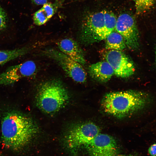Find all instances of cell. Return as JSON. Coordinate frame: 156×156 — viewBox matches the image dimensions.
<instances>
[{
  "label": "cell",
  "mask_w": 156,
  "mask_h": 156,
  "mask_svg": "<svg viewBox=\"0 0 156 156\" xmlns=\"http://www.w3.org/2000/svg\"><path fill=\"white\" fill-rule=\"evenodd\" d=\"M1 139L4 146L12 151H22L38 131V127L29 116L15 110L6 112L1 122Z\"/></svg>",
  "instance_id": "1"
},
{
  "label": "cell",
  "mask_w": 156,
  "mask_h": 156,
  "mask_svg": "<svg viewBox=\"0 0 156 156\" xmlns=\"http://www.w3.org/2000/svg\"><path fill=\"white\" fill-rule=\"evenodd\" d=\"M152 100L151 96L146 92L129 90L107 93L102 99L101 105L105 113L122 119L145 109Z\"/></svg>",
  "instance_id": "2"
},
{
  "label": "cell",
  "mask_w": 156,
  "mask_h": 156,
  "mask_svg": "<svg viewBox=\"0 0 156 156\" xmlns=\"http://www.w3.org/2000/svg\"><path fill=\"white\" fill-rule=\"evenodd\" d=\"M70 96L66 88L58 80L43 82L40 86L36 97L37 107L48 114L58 112L68 102Z\"/></svg>",
  "instance_id": "3"
},
{
  "label": "cell",
  "mask_w": 156,
  "mask_h": 156,
  "mask_svg": "<svg viewBox=\"0 0 156 156\" xmlns=\"http://www.w3.org/2000/svg\"><path fill=\"white\" fill-rule=\"evenodd\" d=\"M101 129L92 122L77 124L72 126L63 140L65 148L73 155L76 156L80 149L100 133Z\"/></svg>",
  "instance_id": "4"
},
{
  "label": "cell",
  "mask_w": 156,
  "mask_h": 156,
  "mask_svg": "<svg viewBox=\"0 0 156 156\" xmlns=\"http://www.w3.org/2000/svg\"><path fill=\"white\" fill-rule=\"evenodd\" d=\"M105 10L86 16L83 19L79 39L85 45L101 41L105 25Z\"/></svg>",
  "instance_id": "5"
},
{
  "label": "cell",
  "mask_w": 156,
  "mask_h": 156,
  "mask_svg": "<svg viewBox=\"0 0 156 156\" xmlns=\"http://www.w3.org/2000/svg\"><path fill=\"white\" fill-rule=\"evenodd\" d=\"M44 55L55 61L65 73L75 81L85 82L87 75L81 64L73 60L60 50L50 48L42 51Z\"/></svg>",
  "instance_id": "6"
},
{
  "label": "cell",
  "mask_w": 156,
  "mask_h": 156,
  "mask_svg": "<svg viewBox=\"0 0 156 156\" xmlns=\"http://www.w3.org/2000/svg\"><path fill=\"white\" fill-rule=\"evenodd\" d=\"M102 51L103 57L112 66L116 76L127 78L134 74L135 70L134 62L124 53L105 49Z\"/></svg>",
  "instance_id": "7"
},
{
  "label": "cell",
  "mask_w": 156,
  "mask_h": 156,
  "mask_svg": "<svg viewBox=\"0 0 156 156\" xmlns=\"http://www.w3.org/2000/svg\"><path fill=\"white\" fill-rule=\"evenodd\" d=\"M115 30L122 36L129 49L136 50L139 49V31L135 19L131 15L127 13L120 14L117 19Z\"/></svg>",
  "instance_id": "8"
},
{
  "label": "cell",
  "mask_w": 156,
  "mask_h": 156,
  "mask_svg": "<svg viewBox=\"0 0 156 156\" xmlns=\"http://www.w3.org/2000/svg\"><path fill=\"white\" fill-rule=\"evenodd\" d=\"M37 72L36 65L31 60L12 66L0 73V86L12 85L22 79L34 76Z\"/></svg>",
  "instance_id": "9"
},
{
  "label": "cell",
  "mask_w": 156,
  "mask_h": 156,
  "mask_svg": "<svg viewBox=\"0 0 156 156\" xmlns=\"http://www.w3.org/2000/svg\"><path fill=\"white\" fill-rule=\"evenodd\" d=\"M83 148L90 156H114L116 154L117 145L113 137L100 133Z\"/></svg>",
  "instance_id": "10"
},
{
  "label": "cell",
  "mask_w": 156,
  "mask_h": 156,
  "mask_svg": "<svg viewBox=\"0 0 156 156\" xmlns=\"http://www.w3.org/2000/svg\"><path fill=\"white\" fill-rule=\"evenodd\" d=\"M60 50L68 56L81 64L86 60L83 51L78 43L71 38H65L57 43Z\"/></svg>",
  "instance_id": "11"
},
{
  "label": "cell",
  "mask_w": 156,
  "mask_h": 156,
  "mask_svg": "<svg viewBox=\"0 0 156 156\" xmlns=\"http://www.w3.org/2000/svg\"><path fill=\"white\" fill-rule=\"evenodd\" d=\"M89 73L94 79L101 82L109 81L114 75V70L106 61H100L90 65L88 68Z\"/></svg>",
  "instance_id": "12"
},
{
  "label": "cell",
  "mask_w": 156,
  "mask_h": 156,
  "mask_svg": "<svg viewBox=\"0 0 156 156\" xmlns=\"http://www.w3.org/2000/svg\"><path fill=\"white\" fill-rule=\"evenodd\" d=\"M56 3H47L34 14L33 20L34 23L40 26L47 22L56 12L58 6Z\"/></svg>",
  "instance_id": "13"
},
{
  "label": "cell",
  "mask_w": 156,
  "mask_h": 156,
  "mask_svg": "<svg viewBox=\"0 0 156 156\" xmlns=\"http://www.w3.org/2000/svg\"><path fill=\"white\" fill-rule=\"evenodd\" d=\"M31 49L30 47H25L11 50H0V66L25 55Z\"/></svg>",
  "instance_id": "14"
},
{
  "label": "cell",
  "mask_w": 156,
  "mask_h": 156,
  "mask_svg": "<svg viewBox=\"0 0 156 156\" xmlns=\"http://www.w3.org/2000/svg\"><path fill=\"white\" fill-rule=\"evenodd\" d=\"M105 40L106 49L121 51L126 47L122 36L117 31L112 32Z\"/></svg>",
  "instance_id": "15"
},
{
  "label": "cell",
  "mask_w": 156,
  "mask_h": 156,
  "mask_svg": "<svg viewBox=\"0 0 156 156\" xmlns=\"http://www.w3.org/2000/svg\"><path fill=\"white\" fill-rule=\"evenodd\" d=\"M105 25L103 31L101 38V41L105 39L112 32L115 30L116 18L112 12L105 10Z\"/></svg>",
  "instance_id": "16"
},
{
  "label": "cell",
  "mask_w": 156,
  "mask_h": 156,
  "mask_svg": "<svg viewBox=\"0 0 156 156\" xmlns=\"http://www.w3.org/2000/svg\"><path fill=\"white\" fill-rule=\"evenodd\" d=\"M136 13L142 14L150 9L156 3V0H134Z\"/></svg>",
  "instance_id": "17"
},
{
  "label": "cell",
  "mask_w": 156,
  "mask_h": 156,
  "mask_svg": "<svg viewBox=\"0 0 156 156\" xmlns=\"http://www.w3.org/2000/svg\"><path fill=\"white\" fill-rule=\"evenodd\" d=\"M7 14L0 5V38L6 36L9 30V21Z\"/></svg>",
  "instance_id": "18"
},
{
  "label": "cell",
  "mask_w": 156,
  "mask_h": 156,
  "mask_svg": "<svg viewBox=\"0 0 156 156\" xmlns=\"http://www.w3.org/2000/svg\"><path fill=\"white\" fill-rule=\"evenodd\" d=\"M148 152L151 156H156V143L151 145L148 149Z\"/></svg>",
  "instance_id": "19"
},
{
  "label": "cell",
  "mask_w": 156,
  "mask_h": 156,
  "mask_svg": "<svg viewBox=\"0 0 156 156\" xmlns=\"http://www.w3.org/2000/svg\"><path fill=\"white\" fill-rule=\"evenodd\" d=\"M34 4L37 5H44L47 3L48 0H31Z\"/></svg>",
  "instance_id": "20"
},
{
  "label": "cell",
  "mask_w": 156,
  "mask_h": 156,
  "mask_svg": "<svg viewBox=\"0 0 156 156\" xmlns=\"http://www.w3.org/2000/svg\"><path fill=\"white\" fill-rule=\"evenodd\" d=\"M135 155L133 154H116L114 156H134Z\"/></svg>",
  "instance_id": "21"
},
{
  "label": "cell",
  "mask_w": 156,
  "mask_h": 156,
  "mask_svg": "<svg viewBox=\"0 0 156 156\" xmlns=\"http://www.w3.org/2000/svg\"><path fill=\"white\" fill-rule=\"evenodd\" d=\"M155 62L156 65V45L155 48Z\"/></svg>",
  "instance_id": "22"
},
{
  "label": "cell",
  "mask_w": 156,
  "mask_h": 156,
  "mask_svg": "<svg viewBox=\"0 0 156 156\" xmlns=\"http://www.w3.org/2000/svg\"><path fill=\"white\" fill-rule=\"evenodd\" d=\"M0 156H1V155L0 153Z\"/></svg>",
  "instance_id": "23"
}]
</instances>
